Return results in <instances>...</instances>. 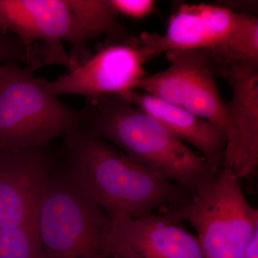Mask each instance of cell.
I'll use <instances>...</instances> for the list:
<instances>
[{
    "label": "cell",
    "mask_w": 258,
    "mask_h": 258,
    "mask_svg": "<svg viewBox=\"0 0 258 258\" xmlns=\"http://www.w3.org/2000/svg\"><path fill=\"white\" fill-rule=\"evenodd\" d=\"M64 138L66 171L113 221L149 215L177 202L174 183L81 127Z\"/></svg>",
    "instance_id": "obj_1"
},
{
    "label": "cell",
    "mask_w": 258,
    "mask_h": 258,
    "mask_svg": "<svg viewBox=\"0 0 258 258\" xmlns=\"http://www.w3.org/2000/svg\"><path fill=\"white\" fill-rule=\"evenodd\" d=\"M83 112L86 132L168 181L192 190L213 171L159 120L119 95L91 98Z\"/></svg>",
    "instance_id": "obj_2"
},
{
    "label": "cell",
    "mask_w": 258,
    "mask_h": 258,
    "mask_svg": "<svg viewBox=\"0 0 258 258\" xmlns=\"http://www.w3.org/2000/svg\"><path fill=\"white\" fill-rule=\"evenodd\" d=\"M192 198L166 214L193 226L204 258H245L258 235V210L244 196L240 179L222 167L200 181Z\"/></svg>",
    "instance_id": "obj_3"
},
{
    "label": "cell",
    "mask_w": 258,
    "mask_h": 258,
    "mask_svg": "<svg viewBox=\"0 0 258 258\" xmlns=\"http://www.w3.org/2000/svg\"><path fill=\"white\" fill-rule=\"evenodd\" d=\"M113 225L67 171L51 173L37 221L45 258H110Z\"/></svg>",
    "instance_id": "obj_4"
},
{
    "label": "cell",
    "mask_w": 258,
    "mask_h": 258,
    "mask_svg": "<svg viewBox=\"0 0 258 258\" xmlns=\"http://www.w3.org/2000/svg\"><path fill=\"white\" fill-rule=\"evenodd\" d=\"M82 120L83 113L49 94L32 71L0 66V151L43 149Z\"/></svg>",
    "instance_id": "obj_5"
},
{
    "label": "cell",
    "mask_w": 258,
    "mask_h": 258,
    "mask_svg": "<svg viewBox=\"0 0 258 258\" xmlns=\"http://www.w3.org/2000/svg\"><path fill=\"white\" fill-rule=\"evenodd\" d=\"M169 67L145 76L136 90L181 107L219 127L227 139L222 167L235 174L238 166L237 132L227 103L217 87L215 62L208 50H169Z\"/></svg>",
    "instance_id": "obj_6"
},
{
    "label": "cell",
    "mask_w": 258,
    "mask_h": 258,
    "mask_svg": "<svg viewBox=\"0 0 258 258\" xmlns=\"http://www.w3.org/2000/svg\"><path fill=\"white\" fill-rule=\"evenodd\" d=\"M244 13L218 5L182 4L171 15L164 35L143 32L139 37L144 61L169 50H208L225 55Z\"/></svg>",
    "instance_id": "obj_7"
},
{
    "label": "cell",
    "mask_w": 258,
    "mask_h": 258,
    "mask_svg": "<svg viewBox=\"0 0 258 258\" xmlns=\"http://www.w3.org/2000/svg\"><path fill=\"white\" fill-rule=\"evenodd\" d=\"M139 37L128 42H111L98 52L76 64L57 80L41 79L49 94L76 95L89 99L107 95L126 96L145 77Z\"/></svg>",
    "instance_id": "obj_8"
},
{
    "label": "cell",
    "mask_w": 258,
    "mask_h": 258,
    "mask_svg": "<svg viewBox=\"0 0 258 258\" xmlns=\"http://www.w3.org/2000/svg\"><path fill=\"white\" fill-rule=\"evenodd\" d=\"M34 42L66 41L76 47L102 35L125 34L110 0H25Z\"/></svg>",
    "instance_id": "obj_9"
},
{
    "label": "cell",
    "mask_w": 258,
    "mask_h": 258,
    "mask_svg": "<svg viewBox=\"0 0 258 258\" xmlns=\"http://www.w3.org/2000/svg\"><path fill=\"white\" fill-rule=\"evenodd\" d=\"M50 174L43 149L0 151V230L37 227Z\"/></svg>",
    "instance_id": "obj_10"
},
{
    "label": "cell",
    "mask_w": 258,
    "mask_h": 258,
    "mask_svg": "<svg viewBox=\"0 0 258 258\" xmlns=\"http://www.w3.org/2000/svg\"><path fill=\"white\" fill-rule=\"evenodd\" d=\"M110 258H204L196 236L166 215L113 221Z\"/></svg>",
    "instance_id": "obj_11"
},
{
    "label": "cell",
    "mask_w": 258,
    "mask_h": 258,
    "mask_svg": "<svg viewBox=\"0 0 258 258\" xmlns=\"http://www.w3.org/2000/svg\"><path fill=\"white\" fill-rule=\"evenodd\" d=\"M217 74L227 80L232 90L227 103L239 146L235 176L254 174L258 166V63L243 61H214Z\"/></svg>",
    "instance_id": "obj_12"
},
{
    "label": "cell",
    "mask_w": 258,
    "mask_h": 258,
    "mask_svg": "<svg viewBox=\"0 0 258 258\" xmlns=\"http://www.w3.org/2000/svg\"><path fill=\"white\" fill-rule=\"evenodd\" d=\"M126 98L159 120L184 143L196 148L215 171L223 166L227 139L221 129L181 107L133 90Z\"/></svg>",
    "instance_id": "obj_13"
},
{
    "label": "cell",
    "mask_w": 258,
    "mask_h": 258,
    "mask_svg": "<svg viewBox=\"0 0 258 258\" xmlns=\"http://www.w3.org/2000/svg\"><path fill=\"white\" fill-rule=\"evenodd\" d=\"M0 258H45L37 227L1 229Z\"/></svg>",
    "instance_id": "obj_14"
},
{
    "label": "cell",
    "mask_w": 258,
    "mask_h": 258,
    "mask_svg": "<svg viewBox=\"0 0 258 258\" xmlns=\"http://www.w3.org/2000/svg\"><path fill=\"white\" fill-rule=\"evenodd\" d=\"M116 15L140 20L152 14L156 2L153 0H110Z\"/></svg>",
    "instance_id": "obj_15"
},
{
    "label": "cell",
    "mask_w": 258,
    "mask_h": 258,
    "mask_svg": "<svg viewBox=\"0 0 258 258\" xmlns=\"http://www.w3.org/2000/svg\"><path fill=\"white\" fill-rule=\"evenodd\" d=\"M245 258H258V235L254 237L249 244Z\"/></svg>",
    "instance_id": "obj_16"
},
{
    "label": "cell",
    "mask_w": 258,
    "mask_h": 258,
    "mask_svg": "<svg viewBox=\"0 0 258 258\" xmlns=\"http://www.w3.org/2000/svg\"><path fill=\"white\" fill-rule=\"evenodd\" d=\"M115 258H131L128 257H115Z\"/></svg>",
    "instance_id": "obj_17"
}]
</instances>
